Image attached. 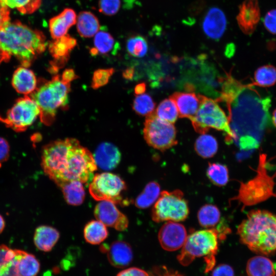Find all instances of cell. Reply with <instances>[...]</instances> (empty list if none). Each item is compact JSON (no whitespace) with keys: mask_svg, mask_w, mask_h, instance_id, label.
Listing matches in <instances>:
<instances>
[{"mask_svg":"<svg viewBox=\"0 0 276 276\" xmlns=\"http://www.w3.org/2000/svg\"><path fill=\"white\" fill-rule=\"evenodd\" d=\"M253 86L243 84L227 74L218 99L225 102L234 141L244 150L259 146L270 123V99L262 97Z\"/></svg>","mask_w":276,"mask_h":276,"instance_id":"6da1fadb","label":"cell"},{"mask_svg":"<svg viewBox=\"0 0 276 276\" xmlns=\"http://www.w3.org/2000/svg\"><path fill=\"white\" fill-rule=\"evenodd\" d=\"M41 165L58 186L74 180L87 183L97 169L92 153L75 139L53 141L42 149Z\"/></svg>","mask_w":276,"mask_h":276,"instance_id":"7a4b0ae2","label":"cell"},{"mask_svg":"<svg viewBox=\"0 0 276 276\" xmlns=\"http://www.w3.org/2000/svg\"><path fill=\"white\" fill-rule=\"evenodd\" d=\"M46 46L45 37L41 31L18 21H9L0 28V48L15 56L23 66H30Z\"/></svg>","mask_w":276,"mask_h":276,"instance_id":"3957f363","label":"cell"},{"mask_svg":"<svg viewBox=\"0 0 276 276\" xmlns=\"http://www.w3.org/2000/svg\"><path fill=\"white\" fill-rule=\"evenodd\" d=\"M241 242L264 256L276 252V215L266 210L250 211L237 227Z\"/></svg>","mask_w":276,"mask_h":276,"instance_id":"277c9868","label":"cell"},{"mask_svg":"<svg viewBox=\"0 0 276 276\" xmlns=\"http://www.w3.org/2000/svg\"><path fill=\"white\" fill-rule=\"evenodd\" d=\"M70 90V83L64 82L59 75H56L30 94L40 109L42 123L50 125L53 122L57 110L68 103Z\"/></svg>","mask_w":276,"mask_h":276,"instance_id":"5b68a950","label":"cell"},{"mask_svg":"<svg viewBox=\"0 0 276 276\" xmlns=\"http://www.w3.org/2000/svg\"><path fill=\"white\" fill-rule=\"evenodd\" d=\"M228 229L210 228L197 231L187 236L177 256L179 263L190 264L196 258L205 257L208 262L214 263V256L218 248L219 240L224 239Z\"/></svg>","mask_w":276,"mask_h":276,"instance_id":"8992f818","label":"cell"},{"mask_svg":"<svg viewBox=\"0 0 276 276\" xmlns=\"http://www.w3.org/2000/svg\"><path fill=\"white\" fill-rule=\"evenodd\" d=\"M266 155H260L257 174L246 182H241L237 195L231 199L244 207L255 205L271 197H276L274 192L275 176H270L267 171Z\"/></svg>","mask_w":276,"mask_h":276,"instance_id":"52a82bcc","label":"cell"},{"mask_svg":"<svg viewBox=\"0 0 276 276\" xmlns=\"http://www.w3.org/2000/svg\"><path fill=\"white\" fill-rule=\"evenodd\" d=\"M190 120L195 130L199 133L205 134L213 128L225 132L227 135L226 140L228 142L235 140L228 118L216 101L212 99L202 95L199 107Z\"/></svg>","mask_w":276,"mask_h":276,"instance_id":"ba28073f","label":"cell"},{"mask_svg":"<svg viewBox=\"0 0 276 276\" xmlns=\"http://www.w3.org/2000/svg\"><path fill=\"white\" fill-rule=\"evenodd\" d=\"M189 208L183 192L176 189L164 191L154 203L151 218L155 222L163 221L180 222L185 220L189 215Z\"/></svg>","mask_w":276,"mask_h":276,"instance_id":"9c48e42d","label":"cell"},{"mask_svg":"<svg viewBox=\"0 0 276 276\" xmlns=\"http://www.w3.org/2000/svg\"><path fill=\"white\" fill-rule=\"evenodd\" d=\"M143 132L147 143L161 151H166L177 144L174 126L159 118L154 112L147 116Z\"/></svg>","mask_w":276,"mask_h":276,"instance_id":"30bf717a","label":"cell"},{"mask_svg":"<svg viewBox=\"0 0 276 276\" xmlns=\"http://www.w3.org/2000/svg\"><path fill=\"white\" fill-rule=\"evenodd\" d=\"M126 188L125 181L120 176L109 172H103L94 176L89 184V192L96 200L123 204L122 193Z\"/></svg>","mask_w":276,"mask_h":276,"instance_id":"8fae6325","label":"cell"},{"mask_svg":"<svg viewBox=\"0 0 276 276\" xmlns=\"http://www.w3.org/2000/svg\"><path fill=\"white\" fill-rule=\"evenodd\" d=\"M40 115V109L35 101L28 96L19 98L0 121L16 132L25 131Z\"/></svg>","mask_w":276,"mask_h":276,"instance_id":"7c38bea8","label":"cell"},{"mask_svg":"<svg viewBox=\"0 0 276 276\" xmlns=\"http://www.w3.org/2000/svg\"><path fill=\"white\" fill-rule=\"evenodd\" d=\"M185 227L178 222L167 221L160 228L158 239L162 247L173 251L181 248L187 238Z\"/></svg>","mask_w":276,"mask_h":276,"instance_id":"4fadbf2b","label":"cell"},{"mask_svg":"<svg viewBox=\"0 0 276 276\" xmlns=\"http://www.w3.org/2000/svg\"><path fill=\"white\" fill-rule=\"evenodd\" d=\"M94 215L105 226L119 231H125L128 226L127 217L118 210L114 203L110 201L99 202L95 208Z\"/></svg>","mask_w":276,"mask_h":276,"instance_id":"5bb4252c","label":"cell"},{"mask_svg":"<svg viewBox=\"0 0 276 276\" xmlns=\"http://www.w3.org/2000/svg\"><path fill=\"white\" fill-rule=\"evenodd\" d=\"M260 19V10L258 0H245L240 5L237 16L238 25L243 33H254Z\"/></svg>","mask_w":276,"mask_h":276,"instance_id":"9a60e30c","label":"cell"},{"mask_svg":"<svg viewBox=\"0 0 276 276\" xmlns=\"http://www.w3.org/2000/svg\"><path fill=\"white\" fill-rule=\"evenodd\" d=\"M76 45V39L68 34L51 41L49 44V49L54 59L52 63L53 68L56 70L63 66Z\"/></svg>","mask_w":276,"mask_h":276,"instance_id":"2e32d148","label":"cell"},{"mask_svg":"<svg viewBox=\"0 0 276 276\" xmlns=\"http://www.w3.org/2000/svg\"><path fill=\"white\" fill-rule=\"evenodd\" d=\"M202 29L210 38L218 39L224 34L226 27V19L223 12L218 8H210L202 21Z\"/></svg>","mask_w":276,"mask_h":276,"instance_id":"e0dca14e","label":"cell"},{"mask_svg":"<svg viewBox=\"0 0 276 276\" xmlns=\"http://www.w3.org/2000/svg\"><path fill=\"white\" fill-rule=\"evenodd\" d=\"M93 156L97 167L107 171L115 168L121 158L119 149L113 144L108 142L100 144Z\"/></svg>","mask_w":276,"mask_h":276,"instance_id":"ac0fdd59","label":"cell"},{"mask_svg":"<svg viewBox=\"0 0 276 276\" xmlns=\"http://www.w3.org/2000/svg\"><path fill=\"white\" fill-rule=\"evenodd\" d=\"M201 95L194 93L175 92L171 96L177 107L179 117L191 119L197 111L201 101Z\"/></svg>","mask_w":276,"mask_h":276,"instance_id":"d6986e66","label":"cell"},{"mask_svg":"<svg viewBox=\"0 0 276 276\" xmlns=\"http://www.w3.org/2000/svg\"><path fill=\"white\" fill-rule=\"evenodd\" d=\"M108 261L117 268L127 267L133 260V252L130 245L124 241H116L105 250Z\"/></svg>","mask_w":276,"mask_h":276,"instance_id":"ffe728a7","label":"cell"},{"mask_svg":"<svg viewBox=\"0 0 276 276\" xmlns=\"http://www.w3.org/2000/svg\"><path fill=\"white\" fill-rule=\"evenodd\" d=\"M77 21V16L74 10L64 9L58 15L52 17L49 21V29L53 39L60 38L66 34L68 29Z\"/></svg>","mask_w":276,"mask_h":276,"instance_id":"44dd1931","label":"cell"},{"mask_svg":"<svg viewBox=\"0 0 276 276\" xmlns=\"http://www.w3.org/2000/svg\"><path fill=\"white\" fill-rule=\"evenodd\" d=\"M12 84L18 93L31 94L37 87V80L33 71L22 66L14 72Z\"/></svg>","mask_w":276,"mask_h":276,"instance_id":"7402d4cb","label":"cell"},{"mask_svg":"<svg viewBox=\"0 0 276 276\" xmlns=\"http://www.w3.org/2000/svg\"><path fill=\"white\" fill-rule=\"evenodd\" d=\"M20 250L0 245V276H21L18 264Z\"/></svg>","mask_w":276,"mask_h":276,"instance_id":"603a6c76","label":"cell"},{"mask_svg":"<svg viewBox=\"0 0 276 276\" xmlns=\"http://www.w3.org/2000/svg\"><path fill=\"white\" fill-rule=\"evenodd\" d=\"M59 232L48 225H40L36 228L34 235V243L40 250L51 251L59 238Z\"/></svg>","mask_w":276,"mask_h":276,"instance_id":"cb8c5ba5","label":"cell"},{"mask_svg":"<svg viewBox=\"0 0 276 276\" xmlns=\"http://www.w3.org/2000/svg\"><path fill=\"white\" fill-rule=\"evenodd\" d=\"M247 276H275V266L271 260L262 255L249 259L246 264Z\"/></svg>","mask_w":276,"mask_h":276,"instance_id":"d4e9b609","label":"cell"},{"mask_svg":"<svg viewBox=\"0 0 276 276\" xmlns=\"http://www.w3.org/2000/svg\"><path fill=\"white\" fill-rule=\"evenodd\" d=\"M99 20L95 15L89 11H82L77 19V29L79 35L85 38L95 35L100 30Z\"/></svg>","mask_w":276,"mask_h":276,"instance_id":"484cf974","label":"cell"},{"mask_svg":"<svg viewBox=\"0 0 276 276\" xmlns=\"http://www.w3.org/2000/svg\"><path fill=\"white\" fill-rule=\"evenodd\" d=\"M94 45L90 50L93 55H106L117 49L118 47L113 36L104 29H100L95 34Z\"/></svg>","mask_w":276,"mask_h":276,"instance_id":"4316f807","label":"cell"},{"mask_svg":"<svg viewBox=\"0 0 276 276\" xmlns=\"http://www.w3.org/2000/svg\"><path fill=\"white\" fill-rule=\"evenodd\" d=\"M62 192L66 202L73 205H79L84 200L85 191L83 183L74 180L61 186Z\"/></svg>","mask_w":276,"mask_h":276,"instance_id":"83f0119b","label":"cell"},{"mask_svg":"<svg viewBox=\"0 0 276 276\" xmlns=\"http://www.w3.org/2000/svg\"><path fill=\"white\" fill-rule=\"evenodd\" d=\"M160 193V187L158 183L155 181H150L135 198L134 205L141 209L148 208L156 202Z\"/></svg>","mask_w":276,"mask_h":276,"instance_id":"f1b7e54d","label":"cell"},{"mask_svg":"<svg viewBox=\"0 0 276 276\" xmlns=\"http://www.w3.org/2000/svg\"><path fill=\"white\" fill-rule=\"evenodd\" d=\"M84 237L86 241L93 245L99 244L108 236V232L106 226L101 221L91 220L84 227Z\"/></svg>","mask_w":276,"mask_h":276,"instance_id":"f546056e","label":"cell"},{"mask_svg":"<svg viewBox=\"0 0 276 276\" xmlns=\"http://www.w3.org/2000/svg\"><path fill=\"white\" fill-rule=\"evenodd\" d=\"M40 266V263L35 256L20 250L18 267L21 276H36Z\"/></svg>","mask_w":276,"mask_h":276,"instance_id":"4dcf8cb0","label":"cell"},{"mask_svg":"<svg viewBox=\"0 0 276 276\" xmlns=\"http://www.w3.org/2000/svg\"><path fill=\"white\" fill-rule=\"evenodd\" d=\"M220 212L217 206L207 204L203 205L197 213L199 223L204 227H214L220 219Z\"/></svg>","mask_w":276,"mask_h":276,"instance_id":"1f68e13d","label":"cell"},{"mask_svg":"<svg viewBox=\"0 0 276 276\" xmlns=\"http://www.w3.org/2000/svg\"><path fill=\"white\" fill-rule=\"evenodd\" d=\"M195 150L198 155L205 158L213 157L218 150V143L214 137L203 134L196 140Z\"/></svg>","mask_w":276,"mask_h":276,"instance_id":"d6a6232c","label":"cell"},{"mask_svg":"<svg viewBox=\"0 0 276 276\" xmlns=\"http://www.w3.org/2000/svg\"><path fill=\"white\" fill-rule=\"evenodd\" d=\"M276 83V67L265 65L259 67L255 72L254 85L270 87Z\"/></svg>","mask_w":276,"mask_h":276,"instance_id":"836d02e7","label":"cell"},{"mask_svg":"<svg viewBox=\"0 0 276 276\" xmlns=\"http://www.w3.org/2000/svg\"><path fill=\"white\" fill-rule=\"evenodd\" d=\"M206 175L209 180L217 186H225L228 181L227 167L220 163H209Z\"/></svg>","mask_w":276,"mask_h":276,"instance_id":"e575fe53","label":"cell"},{"mask_svg":"<svg viewBox=\"0 0 276 276\" xmlns=\"http://www.w3.org/2000/svg\"><path fill=\"white\" fill-rule=\"evenodd\" d=\"M160 119L171 123H175L179 116L177 107L170 98L165 99L158 105L155 112Z\"/></svg>","mask_w":276,"mask_h":276,"instance_id":"d590c367","label":"cell"},{"mask_svg":"<svg viewBox=\"0 0 276 276\" xmlns=\"http://www.w3.org/2000/svg\"><path fill=\"white\" fill-rule=\"evenodd\" d=\"M126 49L131 56L134 57H143L148 51V44L143 36L139 35H133L127 39Z\"/></svg>","mask_w":276,"mask_h":276,"instance_id":"8d00e7d4","label":"cell"},{"mask_svg":"<svg viewBox=\"0 0 276 276\" xmlns=\"http://www.w3.org/2000/svg\"><path fill=\"white\" fill-rule=\"evenodd\" d=\"M8 8H16L23 14L35 12L40 6L41 0H0Z\"/></svg>","mask_w":276,"mask_h":276,"instance_id":"74e56055","label":"cell"},{"mask_svg":"<svg viewBox=\"0 0 276 276\" xmlns=\"http://www.w3.org/2000/svg\"><path fill=\"white\" fill-rule=\"evenodd\" d=\"M155 106L154 101L149 95L142 94L134 99L133 109L136 113L147 116L153 112Z\"/></svg>","mask_w":276,"mask_h":276,"instance_id":"f35d334b","label":"cell"},{"mask_svg":"<svg viewBox=\"0 0 276 276\" xmlns=\"http://www.w3.org/2000/svg\"><path fill=\"white\" fill-rule=\"evenodd\" d=\"M114 72L112 68L99 69L94 73L91 86L96 89L106 85Z\"/></svg>","mask_w":276,"mask_h":276,"instance_id":"ab89813d","label":"cell"},{"mask_svg":"<svg viewBox=\"0 0 276 276\" xmlns=\"http://www.w3.org/2000/svg\"><path fill=\"white\" fill-rule=\"evenodd\" d=\"M121 6V0H99L98 8L100 13L112 16L118 12Z\"/></svg>","mask_w":276,"mask_h":276,"instance_id":"60d3db41","label":"cell"},{"mask_svg":"<svg viewBox=\"0 0 276 276\" xmlns=\"http://www.w3.org/2000/svg\"><path fill=\"white\" fill-rule=\"evenodd\" d=\"M263 24L266 29L272 34H276V9H271L265 14Z\"/></svg>","mask_w":276,"mask_h":276,"instance_id":"b9f144b4","label":"cell"},{"mask_svg":"<svg viewBox=\"0 0 276 276\" xmlns=\"http://www.w3.org/2000/svg\"><path fill=\"white\" fill-rule=\"evenodd\" d=\"M212 276H234L233 268L227 264H220L213 270Z\"/></svg>","mask_w":276,"mask_h":276,"instance_id":"7bdbcfd3","label":"cell"},{"mask_svg":"<svg viewBox=\"0 0 276 276\" xmlns=\"http://www.w3.org/2000/svg\"><path fill=\"white\" fill-rule=\"evenodd\" d=\"M117 276H149V275L147 272L141 268L130 267L120 271Z\"/></svg>","mask_w":276,"mask_h":276,"instance_id":"ee69618b","label":"cell"},{"mask_svg":"<svg viewBox=\"0 0 276 276\" xmlns=\"http://www.w3.org/2000/svg\"><path fill=\"white\" fill-rule=\"evenodd\" d=\"M10 147L8 142L0 137V165L7 161L9 156Z\"/></svg>","mask_w":276,"mask_h":276,"instance_id":"f6af8a7d","label":"cell"},{"mask_svg":"<svg viewBox=\"0 0 276 276\" xmlns=\"http://www.w3.org/2000/svg\"><path fill=\"white\" fill-rule=\"evenodd\" d=\"M8 7L0 1V28L9 22L10 16Z\"/></svg>","mask_w":276,"mask_h":276,"instance_id":"bcb514c9","label":"cell"},{"mask_svg":"<svg viewBox=\"0 0 276 276\" xmlns=\"http://www.w3.org/2000/svg\"><path fill=\"white\" fill-rule=\"evenodd\" d=\"M77 78L78 76L76 75L74 70L68 68L63 72L61 80L65 83H70L72 81Z\"/></svg>","mask_w":276,"mask_h":276,"instance_id":"7dc6e473","label":"cell"},{"mask_svg":"<svg viewBox=\"0 0 276 276\" xmlns=\"http://www.w3.org/2000/svg\"><path fill=\"white\" fill-rule=\"evenodd\" d=\"M146 89L145 84L143 83L137 85L135 88V93L137 95L143 94Z\"/></svg>","mask_w":276,"mask_h":276,"instance_id":"c3c4849f","label":"cell"},{"mask_svg":"<svg viewBox=\"0 0 276 276\" xmlns=\"http://www.w3.org/2000/svg\"><path fill=\"white\" fill-rule=\"evenodd\" d=\"M11 56L3 51L0 48V63L3 61H8L10 59Z\"/></svg>","mask_w":276,"mask_h":276,"instance_id":"681fc988","label":"cell"},{"mask_svg":"<svg viewBox=\"0 0 276 276\" xmlns=\"http://www.w3.org/2000/svg\"><path fill=\"white\" fill-rule=\"evenodd\" d=\"M134 70L132 68H128L125 70L123 74V77L127 79H131L133 76Z\"/></svg>","mask_w":276,"mask_h":276,"instance_id":"f907efd6","label":"cell"},{"mask_svg":"<svg viewBox=\"0 0 276 276\" xmlns=\"http://www.w3.org/2000/svg\"><path fill=\"white\" fill-rule=\"evenodd\" d=\"M5 226V222L3 217L0 215V234L3 231Z\"/></svg>","mask_w":276,"mask_h":276,"instance_id":"816d5d0a","label":"cell"},{"mask_svg":"<svg viewBox=\"0 0 276 276\" xmlns=\"http://www.w3.org/2000/svg\"><path fill=\"white\" fill-rule=\"evenodd\" d=\"M160 276H183V275L177 273V272H167Z\"/></svg>","mask_w":276,"mask_h":276,"instance_id":"f5cc1de1","label":"cell"},{"mask_svg":"<svg viewBox=\"0 0 276 276\" xmlns=\"http://www.w3.org/2000/svg\"><path fill=\"white\" fill-rule=\"evenodd\" d=\"M272 120L275 127H276V109L272 113Z\"/></svg>","mask_w":276,"mask_h":276,"instance_id":"db71d44e","label":"cell"}]
</instances>
